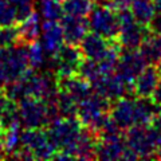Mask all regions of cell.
I'll list each match as a JSON object with an SVG mask.
<instances>
[{
    "mask_svg": "<svg viewBox=\"0 0 161 161\" xmlns=\"http://www.w3.org/2000/svg\"><path fill=\"white\" fill-rule=\"evenodd\" d=\"M140 51L144 55L145 60L150 64L161 63V39L160 36L148 35L140 46Z\"/></svg>",
    "mask_w": 161,
    "mask_h": 161,
    "instance_id": "cell-24",
    "label": "cell"
},
{
    "mask_svg": "<svg viewBox=\"0 0 161 161\" xmlns=\"http://www.w3.org/2000/svg\"><path fill=\"white\" fill-rule=\"evenodd\" d=\"M59 89V87H58ZM55 105L59 113V117L63 118H77L78 113V103L70 97L63 90H58V95L55 98Z\"/></svg>",
    "mask_w": 161,
    "mask_h": 161,
    "instance_id": "cell-25",
    "label": "cell"
},
{
    "mask_svg": "<svg viewBox=\"0 0 161 161\" xmlns=\"http://www.w3.org/2000/svg\"><path fill=\"white\" fill-rule=\"evenodd\" d=\"M134 101L129 97L117 99L110 108V119L117 125L121 130H128L134 126Z\"/></svg>",
    "mask_w": 161,
    "mask_h": 161,
    "instance_id": "cell-14",
    "label": "cell"
},
{
    "mask_svg": "<svg viewBox=\"0 0 161 161\" xmlns=\"http://www.w3.org/2000/svg\"><path fill=\"white\" fill-rule=\"evenodd\" d=\"M89 30L108 40H117L119 34L118 14L103 3H98L87 15Z\"/></svg>",
    "mask_w": 161,
    "mask_h": 161,
    "instance_id": "cell-5",
    "label": "cell"
},
{
    "mask_svg": "<svg viewBox=\"0 0 161 161\" xmlns=\"http://www.w3.org/2000/svg\"><path fill=\"white\" fill-rule=\"evenodd\" d=\"M152 97H153V99L156 101V102H158L161 105V78L158 80L157 86H156V89H154V93H153Z\"/></svg>",
    "mask_w": 161,
    "mask_h": 161,
    "instance_id": "cell-34",
    "label": "cell"
},
{
    "mask_svg": "<svg viewBox=\"0 0 161 161\" xmlns=\"http://www.w3.org/2000/svg\"><path fill=\"white\" fill-rule=\"evenodd\" d=\"M160 78H161V75H160L158 69L156 67V64L145 67L132 85L133 93L137 97H144V98L152 97Z\"/></svg>",
    "mask_w": 161,
    "mask_h": 161,
    "instance_id": "cell-19",
    "label": "cell"
},
{
    "mask_svg": "<svg viewBox=\"0 0 161 161\" xmlns=\"http://www.w3.org/2000/svg\"><path fill=\"white\" fill-rule=\"evenodd\" d=\"M20 129H22V126L12 128L3 132V142L7 153V158L12 157V154L20 148V134H22Z\"/></svg>",
    "mask_w": 161,
    "mask_h": 161,
    "instance_id": "cell-29",
    "label": "cell"
},
{
    "mask_svg": "<svg viewBox=\"0 0 161 161\" xmlns=\"http://www.w3.org/2000/svg\"><path fill=\"white\" fill-rule=\"evenodd\" d=\"M27 47H28L30 67L32 70H38L40 67H43L44 63H46V57H48L46 51H44L43 46L39 42H34L31 44H27Z\"/></svg>",
    "mask_w": 161,
    "mask_h": 161,
    "instance_id": "cell-30",
    "label": "cell"
},
{
    "mask_svg": "<svg viewBox=\"0 0 161 161\" xmlns=\"http://www.w3.org/2000/svg\"><path fill=\"white\" fill-rule=\"evenodd\" d=\"M58 87L67 93L78 105L93 93L92 85L77 74L58 78Z\"/></svg>",
    "mask_w": 161,
    "mask_h": 161,
    "instance_id": "cell-17",
    "label": "cell"
},
{
    "mask_svg": "<svg viewBox=\"0 0 161 161\" xmlns=\"http://www.w3.org/2000/svg\"><path fill=\"white\" fill-rule=\"evenodd\" d=\"M22 126L19 114V103L8 98L0 90V128L4 130Z\"/></svg>",
    "mask_w": 161,
    "mask_h": 161,
    "instance_id": "cell-20",
    "label": "cell"
},
{
    "mask_svg": "<svg viewBox=\"0 0 161 161\" xmlns=\"http://www.w3.org/2000/svg\"><path fill=\"white\" fill-rule=\"evenodd\" d=\"M19 36H20V43L24 44H31L34 42H38L40 38V20L36 14H31L28 18H26L22 22H19Z\"/></svg>",
    "mask_w": 161,
    "mask_h": 161,
    "instance_id": "cell-22",
    "label": "cell"
},
{
    "mask_svg": "<svg viewBox=\"0 0 161 161\" xmlns=\"http://www.w3.org/2000/svg\"><path fill=\"white\" fill-rule=\"evenodd\" d=\"M31 67L28 62V47L18 43L12 47L0 48V85L4 86L18 80L27 74Z\"/></svg>",
    "mask_w": 161,
    "mask_h": 161,
    "instance_id": "cell-3",
    "label": "cell"
},
{
    "mask_svg": "<svg viewBox=\"0 0 161 161\" xmlns=\"http://www.w3.org/2000/svg\"><path fill=\"white\" fill-rule=\"evenodd\" d=\"M15 23H18V16L11 0H0V27L14 26Z\"/></svg>",
    "mask_w": 161,
    "mask_h": 161,
    "instance_id": "cell-32",
    "label": "cell"
},
{
    "mask_svg": "<svg viewBox=\"0 0 161 161\" xmlns=\"http://www.w3.org/2000/svg\"><path fill=\"white\" fill-rule=\"evenodd\" d=\"M0 90H2V85H0Z\"/></svg>",
    "mask_w": 161,
    "mask_h": 161,
    "instance_id": "cell-39",
    "label": "cell"
},
{
    "mask_svg": "<svg viewBox=\"0 0 161 161\" xmlns=\"http://www.w3.org/2000/svg\"><path fill=\"white\" fill-rule=\"evenodd\" d=\"M40 14L44 20H57L64 16L63 3L60 0H40Z\"/></svg>",
    "mask_w": 161,
    "mask_h": 161,
    "instance_id": "cell-26",
    "label": "cell"
},
{
    "mask_svg": "<svg viewBox=\"0 0 161 161\" xmlns=\"http://www.w3.org/2000/svg\"><path fill=\"white\" fill-rule=\"evenodd\" d=\"M109 112L110 101L93 92L78 105L77 118L82 124V126L90 128L98 134L103 125L110 119Z\"/></svg>",
    "mask_w": 161,
    "mask_h": 161,
    "instance_id": "cell-4",
    "label": "cell"
},
{
    "mask_svg": "<svg viewBox=\"0 0 161 161\" xmlns=\"http://www.w3.org/2000/svg\"><path fill=\"white\" fill-rule=\"evenodd\" d=\"M19 114L22 126L31 129H46L54 119L59 118L55 102H46L34 97L20 101Z\"/></svg>",
    "mask_w": 161,
    "mask_h": 161,
    "instance_id": "cell-2",
    "label": "cell"
},
{
    "mask_svg": "<svg viewBox=\"0 0 161 161\" xmlns=\"http://www.w3.org/2000/svg\"><path fill=\"white\" fill-rule=\"evenodd\" d=\"M20 147L28 149L35 160H51L57 153V149L47 137L46 130L42 128H24L20 134Z\"/></svg>",
    "mask_w": 161,
    "mask_h": 161,
    "instance_id": "cell-8",
    "label": "cell"
},
{
    "mask_svg": "<svg viewBox=\"0 0 161 161\" xmlns=\"http://www.w3.org/2000/svg\"><path fill=\"white\" fill-rule=\"evenodd\" d=\"M93 8L92 0H63V9L66 15H74V16H85Z\"/></svg>",
    "mask_w": 161,
    "mask_h": 161,
    "instance_id": "cell-28",
    "label": "cell"
},
{
    "mask_svg": "<svg viewBox=\"0 0 161 161\" xmlns=\"http://www.w3.org/2000/svg\"><path fill=\"white\" fill-rule=\"evenodd\" d=\"M16 11L18 23L34 14V0H11Z\"/></svg>",
    "mask_w": 161,
    "mask_h": 161,
    "instance_id": "cell-33",
    "label": "cell"
},
{
    "mask_svg": "<svg viewBox=\"0 0 161 161\" xmlns=\"http://www.w3.org/2000/svg\"><path fill=\"white\" fill-rule=\"evenodd\" d=\"M20 43L18 26H4L0 27V48L12 47Z\"/></svg>",
    "mask_w": 161,
    "mask_h": 161,
    "instance_id": "cell-31",
    "label": "cell"
},
{
    "mask_svg": "<svg viewBox=\"0 0 161 161\" xmlns=\"http://www.w3.org/2000/svg\"><path fill=\"white\" fill-rule=\"evenodd\" d=\"M51 58L54 63L55 75L58 78L78 74L80 63L85 59L80 48L78 46H73V44L69 43H64L58 50V53Z\"/></svg>",
    "mask_w": 161,
    "mask_h": 161,
    "instance_id": "cell-9",
    "label": "cell"
},
{
    "mask_svg": "<svg viewBox=\"0 0 161 161\" xmlns=\"http://www.w3.org/2000/svg\"><path fill=\"white\" fill-rule=\"evenodd\" d=\"M130 11H132L136 22L142 26L149 24L156 15L153 0H133L130 4Z\"/></svg>",
    "mask_w": 161,
    "mask_h": 161,
    "instance_id": "cell-23",
    "label": "cell"
},
{
    "mask_svg": "<svg viewBox=\"0 0 161 161\" xmlns=\"http://www.w3.org/2000/svg\"><path fill=\"white\" fill-rule=\"evenodd\" d=\"M40 44L50 58L58 53V50L64 44L63 30L57 20H44L42 24V39Z\"/></svg>",
    "mask_w": 161,
    "mask_h": 161,
    "instance_id": "cell-13",
    "label": "cell"
},
{
    "mask_svg": "<svg viewBox=\"0 0 161 161\" xmlns=\"http://www.w3.org/2000/svg\"><path fill=\"white\" fill-rule=\"evenodd\" d=\"M125 148L126 141H124L121 134L98 137L95 157L101 160H119L124 157Z\"/></svg>",
    "mask_w": 161,
    "mask_h": 161,
    "instance_id": "cell-16",
    "label": "cell"
},
{
    "mask_svg": "<svg viewBox=\"0 0 161 161\" xmlns=\"http://www.w3.org/2000/svg\"><path fill=\"white\" fill-rule=\"evenodd\" d=\"M82 129V124L78 118H63L54 119L46 128L47 137L53 147L57 149L55 160H73L71 149Z\"/></svg>",
    "mask_w": 161,
    "mask_h": 161,
    "instance_id": "cell-1",
    "label": "cell"
},
{
    "mask_svg": "<svg viewBox=\"0 0 161 161\" xmlns=\"http://www.w3.org/2000/svg\"><path fill=\"white\" fill-rule=\"evenodd\" d=\"M119 19V34H118V43L125 50H137L144 39L148 36L149 32L145 26L136 22L132 11L129 8L121 9L117 12Z\"/></svg>",
    "mask_w": 161,
    "mask_h": 161,
    "instance_id": "cell-7",
    "label": "cell"
},
{
    "mask_svg": "<svg viewBox=\"0 0 161 161\" xmlns=\"http://www.w3.org/2000/svg\"><path fill=\"white\" fill-rule=\"evenodd\" d=\"M77 75H79L80 78H83L85 80H87V82L92 85L98 78L102 77L103 74H102V71H101V67H99L98 60L85 58L82 60V63H80Z\"/></svg>",
    "mask_w": 161,
    "mask_h": 161,
    "instance_id": "cell-27",
    "label": "cell"
},
{
    "mask_svg": "<svg viewBox=\"0 0 161 161\" xmlns=\"http://www.w3.org/2000/svg\"><path fill=\"white\" fill-rule=\"evenodd\" d=\"M97 144H98V134L90 128L82 126L71 149L73 158H80V160L97 158L95 157Z\"/></svg>",
    "mask_w": 161,
    "mask_h": 161,
    "instance_id": "cell-15",
    "label": "cell"
},
{
    "mask_svg": "<svg viewBox=\"0 0 161 161\" xmlns=\"http://www.w3.org/2000/svg\"><path fill=\"white\" fill-rule=\"evenodd\" d=\"M128 86L115 73L109 75H102L95 82L92 83V89L94 93L102 95L103 98L109 99L110 102H115L117 99L125 97Z\"/></svg>",
    "mask_w": 161,
    "mask_h": 161,
    "instance_id": "cell-11",
    "label": "cell"
},
{
    "mask_svg": "<svg viewBox=\"0 0 161 161\" xmlns=\"http://www.w3.org/2000/svg\"><path fill=\"white\" fill-rule=\"evenodd\" d=\"M161 106L158 102L150 97H137L134 101V124L136 125H149L153 118L158 114Z\"/></svg>",
    "mask_w": 161,
    "mask_h": 161,
    "instance_id": "cell-21",
    "label": "cell"
},
{
    "mask_svg": "<svg viewBox=\"0 0 161 161\" xmlns=\"http://www.w3.org/2000/svg\"><path fill=\"white\" fill-rule=\"evenodd\" d=\"M153 126L156 128V129H158V130H161V110L158 112V114L156 115V117L153 118Z\"/></svg>",
    "mask_w": 161,
    "mask_h": 161,
    "instance_id": "cell-35",
    "label": "cell"
},
{
    "mask_svg": "<svg viewBox=\"0 0 161 161\" xmlns=\"http://www.w3.org/2000/svg\"><path fill=\"white\" fill-rule=\"evenodd\" d=\"M60 26L63 30L64 43L73 44V46H79L90 30L89 23L85 16H74V15H66L60 19Z\"/></svg>",
    "mask_w": 161,
    "mask_h": 161,
    "instance_id": "cell-12",
    "label": "cell"
},
{
    "mask_svg": "<svg viewBox=\"0 0 161 161\" xmlns=\"http://www.w3.org/2000/svg\"><path fill=\"white\" fill-rule=\"evenodd\" d=\"M60 2H63V0H60Z\"/></svg>",
    "mask_w": 161,
    "mask_h": 161,
    "instance_id": "cell-41",
    "label": "cell"
},
{
    "mask_svg": "<svg viewBox=\"0 0 161 161\" xmlns=\"http://www.w3.org/2000/svg\"><path fill=\"white\" fill-rule=\"evenodd\" d=\"M157 35H158V36H160V39H161V30H160V31L157 32Z\"/></svg>",
    "mask_w": 161,
    "mask_h": 161,
    "instance_id": "cell-37",
    "label": "cell"
},
{
    "mask_svg": "<svg viewBox=\"0 0 161 161\" xmlns=\"http://www.w3.org/2000/svg\"><path fill=\"white\" fill-rule=\"evenodd\" d=\"M147 67V60L144 55L137 50H125L119 54V59L115 69V74L126 85L132 86L140 73Z\"/></svg>",
    "mask_w": 161,
    "mask_h": 161,
    "instance_id": "cell-10",
    "label": "cell"
},
{
    "mask_svg": "<svg viewBox=\"0 0 161 161\" xmlns=\"http://www.w3.org/2000/svg\"><path fill=\"white\" fill-rule=\"evenodd\" d=\"M2 132H3V130H2V128H0V133H2Z\"/></svg>",
    "mask_w": 161,
    "mask_h": 161,
    "instance_id": "cell-38",
    "label": "cell"
},
{
    "mask_svg": "<svg viewBox=\"0 0 161 161\" xmlns=\"http://www.w3.org/2000/svg\"><path fill=\"white\" fill-rule=\"evenodd\" d=\"M105 2H106V0H103V3H105Z\"/></svg>",
    "mask_w": 161,
    "mask_h": 161,
    "instance_id": "cell-40",
    "label": "cell"
},
{
    "mask_svg": "<svg viewBox=\"0 0 161 161\" xmlns=\"http://www.w3.org/2000/svg\"><path fill=\"white\" fill-rule=\"evenodd\" d=\"M113 40H108L103 36L95 34V32H87L82 39V42L79 43V48L82 51L85 58L99 60L105 57V54L108 53Z\"/></svg>",
    "mask_w": 161,
    "mask_h": 161,
    "instance_id": "cell-18",
    "label": "cell"
},
{
    "mask_svg": "<svg viewBox=\"0 0 161 161\" xmlns=\"http://www.w3.org/2000/svg\"><path fill=\"white\" fill-rule=\"evenodd\" d=\"M126 145L138 157H152V152L161 147V130L148 125H134L128 129Z\"/></svg>",
    "mask_w": 161,
    "mask_h": 161,
    "instance_id": "cell-6",
    "label": "cell"
},
{
    "mask_svg": "<svg viewBox=\"0 0 161 161\" xmlns=\"http://www.w3.org/2000/svg\"><path fill=\"white\" fill-rule=\"evenodd\" d=\"M153 3H154V8H156V11L161 12V0H153Z\"/></svg>",
    "mask_w": 161,
    "mask_h": 161,
    "instance_id": "cell-36",
    "label": "cell"
}]
</instances>
